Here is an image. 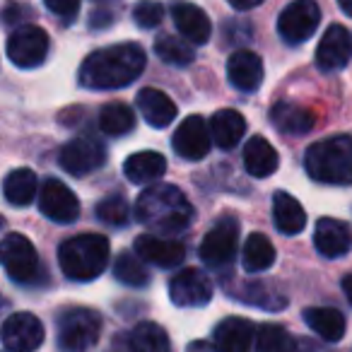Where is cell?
<instances>
[{
    "mask_svg": "<svg viewBox=\"0 0 352 352\" xmlns=\"http://www.w3.org/2000/svg\"><path fill=\"white\" fill-rule=\"evenodd\" d=\"M304 169L318 184L328 186L352 184V138L333 135L309 145L304 155Z\"/></svg>",
    "mask_w": 352,
    "mask_h": 352,
    "instance_id": "4",
    "label": "cell"
},
{
    "mask_svg": "<svg viewBox=\"0 0 352 352\" xmlns=\"http://www.w3.org/2000/svg\"><path fill=\"white\" fill-rule=\"evenodd\" d=\"M340 287H342V292H345L347 302H350V304H352V275H345V278H342Z\"/></svg>",
    "mask_w": 352,
    "mask_h": 352,
    "instance_id": "39",
    "label": "cell"
},
{
    "mask_svg": "<svg viewBox=\"0 0 352 352\" xmlns=\"http://www.w3.org/2000/svg\"><path fill=\"white\" fill-rule=\"evenodd\" d=\"M239 246V220L222 215L201 241V258L210 268H227L234 261Z\"/></svg>",
    "mask_w": 352,
    "mask_h": 352,
    "instance_id": "7",
    "label": "cell"
},
{
    "mask_svg": "<svg viewBox=\"0 0 352 352\" xmlns=\"http://www.w3.org/2000/svg\"><path fill=\"white\" fill-rule=\"evenodd\" d=\"M49 56V34L36 25H22L8 39V58L22 70L39 68Z\"/></svg>",
    "mask_w": 352,
    "mask_h": 352,
    "instance_id": "8",
    "label": "cell"
},
{
    "mask_svg": "<svg viewBox=\"0 0 352 352\" xmlns=\"http://www.w3.org/2000/svg\"><path fill=\"white\" fill-rule=\"evenodd\" d=\"M128 350L131 352H171V340L160 323L142 321L131 331Z\"/></svg>",
    "mask_w": 352,
    "mask_h": 352,
    "instance_id": "29",
    "label": "cell"
},
{
    "mask_svg": "<svg viewBox=\"0 0 352 352\" xmlns=\"http://www.w3.org/2000/svg\"><path fill=\"white\" fill-rule=\"evenodd\" d=\"M278 166H280L278 150L265 138L261 135L249 138V142L244 145V169L254 179H265V176L275 174Z\"/></svg>",
    "mask_w": 352,
    "mask_h": 352,
    "instance_id": "23",
    "label": "cell"
},
{
    "mask_svg": "<svg viewBox=\"0 0 352 352\" xmlns=\"http://www.w3.org/2000/svg\"><path fill=\"white\" fill-rule=\"evenodd\" d=\"M58 347L65 352H87L102 336V316L87 307L65 309L58 318Z\"/></svg>",
    "mask_w": 352,
    "mask_h": 352,
    "instance_id": "5",
    "label": "cell"
},
{
    "mask_svg": "<svg viewBox=\"0 0 352 352\" xmlns=\"http://www.w3.org/2000/svg\"><path fill=\"white\" fill-rule=\"evenodd\" d=\"M171 20H174L176 30L182 32V36H186V41H191V44L203 46L210 41L212 25L203 8L193 6V3H174Z\"/></svg>",
    "mask_w": 352,
    "mask_h": 352,
    "instance_id": "20",
    "label": "cell"
},
{
    "mask_svg": "<svg viewBox=\"0 0 352 352\" xmlns=\"http://www.w3.org/2000/svg\"><path fill=\"white\" fill-rule=\"evenodd\" d=\"M97 121H99V131L102 133L121 138L135 128V113L123 102H111V104H104Z\"/></svg>",
    "mask_w": 352,
    "mask_h": 352,
    "instance_id": "31",
    "label": "cell"
},
{
    "mask_svg": "<svg viewBox=\"0 0 352 352\" xmlns=\"http://www.w3.org/2000/svg\"><path fill=\"white\" fill-rule=\"evenodd\" d=\"M46 8H49V12H54L56 17H60V20L68 25V22H73L75 17H78L80 12V3L82 0H44Z\"/></svg>",
    "mask_w": 352,
    "mask_h": 352,
    "instance_id": "37",
    "label": "cell"
},
{
    "mask_svg": "<svg viewBox=\"0 0 352 352\" xmlns=\"http://www.w3.org/2000/svg\"><path fill=\"white\" fill-rule=\"evenodd\" d=\"M352 56V36L342 25H331L316 46V65L323 73H338L347 68Z\"/></svg>",
    "mask_w": 352,
    "mask_h": 352,
    "instance_id": "15",
    "label": "cell"
},
{
    "mask_svg": "<svg viewBox=\"0 0 352 352\" xmlns=\"http://www.w3.org/2000/svg\"><path fill=\"white\" fill-rule=\"evenodd\" d=\"M270 121L278 128L283 135L297 138V135H307L314 131L316 126V116L309 109L299 107L294 102H278L270 111Z\"/></svg>",
    "mask_w": 352,
    "mask_h": 352,
    "instance_id": "22",
    "label": "cell"
},
{
    "mask_svg": "<svg viewBox=\"0 0 352 352\" xmlns=\"http://www.w3.org/2000/svg\"><path fill=\"white\" fill-rule=\"evenodd\" d=\"M145 70V51L133 41L97 49L80 65L78 80L85 89L109 92L133 85Z\"/></svg>",
    "mask_w": 352,
    "mask_h": 352,
    "instance_id": "1",
    "label": "cell"
},
{
    "mask_svg": "<svg viewBox=\"0 0 352 352\" xmlns=\"http://www.w3.org/2000/svg\"><path fill=\"white\" fill-rule=\"evenodd\" d=\"M273 220L280 234L294 236L307 227V212L294 196H289L287 191H278L273 196Z\"/></svg>",
    "mask_w": 352,
    "mask_h": 352,
    "instance_id": "26",
    "label": "cell"
},
{
    "mask_svg": "<svg viewBox=\"0 0 352 352\" xmlns=\"http://www.w3.org/2000/svg\"><path fill=\"white\" fill-rule=\"evenodd\" d=\"M196 210L182 188L155 184L135 201V220L155 234H182L191 227Z\"/></svg>",
    "mask_w": 352,
    "mask_h": 352,
    "instance_id": "2",
    "label": "cell"
},
{
    "mask_svg": "<svg viewBox=\"0 0 352 352\" xmlns=\"http://www.w3.org/2000/svg\"><path fill=\"white\" fill-rule=\"evenodd\" d=\"M135 104H138V111H140L142 118L147 121V126H152V128L171 126L176 113H179L174 99H169V94H164L162 89H155V87L140 89L135 97Z\"/></svg>",
    "mask_w": 352,
    "mask_h": 352,
    "instance_id": "21",
    "label": "cell"
},
{
    "mask_svg": "<svg viewBox=\"0 0 352 352\" xmlns=\"http://www.w3.org/2000/svg\"><path fill=\"white\" fill-rule=\"evenodd\" d=\"M314 246L323 258H342L352 249V230L336 217H321L314 227Z\"/></svg>",
    "mask_w": 352,
    "mask_h": 352,
    "instance_id": "17",
    "label": "cell"
},
{
    "mask_svg": "<svg viewBox=\"0 0 352 352\" xmlns=\"http://www.w3.org/2000/svg\"><path fill=\"white\" fill-rule=\"evenodd\" d=\"M155 54L160 56V60H164L166 65H188L193 60V46L188 41H182L179 36H171V34H162L157 36L155 41Z\"/></svg>",
    "mask_w": 352,
    "mask_h": 352,
    "instance_id": "34",
    "label": "cell"
},
{
    "mask_svg": "<svg viewBox=\"0 0 352 352\" xmlns=\"http://www.w3.org/2000/svg\"><path fill=\"white\" fill-rule=\"evenodd\" d=\"M113 275H116L118 283H123L126 287H147L150 285V273L142 265V258L138 254H123L116 256V263H113Z\"/></svg>",
    "mask_w": 352,
    "mask_h": 352,
    "instance_id": "32",
    "label": "cell"
},
{
    "mask_svg": "<svg viewBox=\"0 0 352 352\" xmlns=\"http://www.w3.org/2000/svg\"><path fill=\"white\" fill-rule=\"evenodd\" d=\"M338 6H340V10L345 12L347 17H352V0H338Z\"/></svg>",
    "mask_w": 352,
    "mask_h": 352,
    "instance_id": "40",
    "label": "cell"
},
{
    "mask_svg": "<svg viewBox=\"0 0 352 352\" xmlns=\"http://www.w3.org/2000/svg\"><path fill=\"white\" fill-rule=\"evenodd\" d=\"M227 78L239 92H256L263 82V60L254 51H234L227 60Z\"/></svg>",
    "mask_w": 352,
    "mask_h": 352,
    "instance_id": "19",
    "label": "cell"
},
{
    "mask_svg": "<svg viewBox=\"0 0 352 352\" xmlns=\"http://www.w3.org/2000/svg\"><path fill=\"white\" fill-rule=\"evenodd\" d=\"M39 210L46 220L58 225H73L80 217V201L63 182L46 179L39 188Z\"/></svg>",
    "mask_w": 352,
    "mask_h": 352,
    "instance_id": "11",
    "label": "cell"
},
{
    "mask_svg": "<svg viewBox=\"0 0 352 352\" xmlns=\"http://www.w3.org/2000/svg\"><path fill=\"white\" fill-rule=\"evenodd\" d=\"M275 263V246L270 239L261 232L249 234L244 244V254H241V265L246 273H263Z\"/></svg>",
    "mask_w": 352,
    "mask_h": 352,
    "instance_id": "30",
    "label": "cell"
},
{
    "mask_svg": "<svg viewBox=\"0 0 352 352\" xmlns=\"http://www.w3.org/2000/svg\"><path fill=\"white\" fill-rule=\"evenodd\" d=\"M256 336H258V331L249 318L230 316L215 326L212 342L220 352H251Z\"/></svg>",
    "mask_w": 352,
    "mask_h": 352,
    "instance_id": "18",
    "label": "cell"
},
{
    "mask_svg": "<svg viewBox=\"0 0 352 352\" xmlns=\"http://www.w3.org/2000/svg\"><path fill=\"white\" fill-rule=\"evenodd\" d=\"M111 244L104 234H78L58 246V265L73 283H92L107 270Z\"/></svg>",
    "mask_w": 352,
    "mask_h": 352,
    "instance_id": "3",
    "label": "cell"
},
{
    "mask_svg": "<svg viewBox=\"0 0 352 352\" xmlns=\"http://www.w3.org/2000/svg\"><path fill=\"white\" fill-rule=\"evenodd\" d=\"M135 254L157 268H176L186 258V246L160 234H140L135 239Z\"/></svg>",
    "mask_w": 352,
    "mask_h": 352,
    "instance_id": "16",
    "label": "cell"
},
{
    "mask_svg": "<svg viewBox=\"0 0 352 352\" xmlns=\"http://www.w3.org/2000/svg\"><path fill=\"white\" fill-rule=\"evenodd\" d=\"M169 299L182 309H198L210 304L212 283L203 270L186 268L169 280Z\"/></svg>",
    "mask_w": 352,
    "mask_h": 352,
    "instance_id": "13",
    "label": "cell"
},
{
    "mask_svg": "<svg viewBox=\"0 0 352 352\" xmlns=\"http://www.w3.org/2000/svg\"><path fill=\"white\" fill-rule=\"evenodd\" d=\"M58 162L68 174L85 176L107 162V147L94 135H78L60 147Z\"/></svg>",
    "mask_w": 352,
    "mask_h": 352,
    "instance_id": "9",
    "label": "cell"
},
{
    "mask_svg": "<svg viewBox=\"0 0 352 352\" xmlns=\"http://www.w3.org/2000/svg\"><path fill=\"white\" fill-rule=\"evenodd\" d=\"M39 184H36V174L27 166L20 169H12L6 176V184H3V193H6V201L15 208H25L39 196Z\"/></svg>",
    "mask_w": 352,
    "mask_h": 352,
    "instance_id": "27",
    "label": "cell"
},
{
    "mask_svg": "<svg viewBox=\"0 0 352 352\" xmlns=\"http://www.w3.org/2000/svg\"><path fill=\"white\" fill-rule=\"evenodd\" d=\"M210 145H212L210 126L198 113H191V116L184 118L179 123V128L174 131V138H171L174 152L186 162L203 160L210 152Z\"/></svg>",
    "mask_w": 352,
    "mask_h": 352,
    "instance_id": "12",
    "label": "cell"
},
{
    "mask_svg": "<svg viewBox=\"0 0 352 352\" xmlns=\"http://www.w3.org/2000/svg\"><path fill=\"white\" fill-rule=\"evenodd\" d=\"M133 20L138 22V27L142 30H155L164 20V8L157 0H140L135 8H133Z\"/></svg>",
    "mask_w": 352,
    "mask_h": 352,
    "instance_id": "36",
    "label": "cell"
},
{
    "mask_svg": "<svg viewBox=\"0 0 352 352\" xmlns=\"http://www.w3.org/2000/svg\"><path fill=\"white\" fill-rule=\"evenodd\" d=\"M166 171V160L160 155V152L152 150H142L131 155L126 162H123V174L131 184H155L157 179H162Z\"/></svg>",
    "mask_w": 352,
    "mask_h": 352,
    "instance_id": "24",
    "label": "cell"
},
{
    "mask_svg": "<svg viewBox=\"0 0 352 352\" xmlns=\"http://www.w3.org/2000/svg\"><path fill=\"white\" fill-rule=\"evenodd\" d=\"M246 133V118L234 109H220L210 118V135L220 150H232L239 145Z\"/></svg>",
    "mask_w": 352,
    "mask_h": 352,
    "instance_id": "25",
    "label": "cell"
},
{
    "mask_svg": "<svg viewBox=\"0 0 352 352\" xmlns=\"http://www.w3.org/2000/svg\"><path fill=\"white\" fill-rule=\"evenodd\" d=\"M258 352H297V340L280 323H263L256 336Z\"/></svg>",
    "mask_w": 352,
    "mask_h": 352,
    "instance_id": "33",
    "label": "cell"
},
{
    "mask_svg": "<svg viewBox=\"0 0 352 352\" xmlns=\"http://www.w3.org/2000/svg\"><path fill=\"white\" fill-rule=\"evenodd\" d=\"M44 342V323L30 311H17L3 323V345L8 352H34Z\"/></svg>",
    "mask_w": 352,
    "mask_h": 352,
    "instance_id": "14",
    "label": "cell"
},
{
    "mask_svg": "<svg viewBox=\"0 0 352 352\" xmlns=\"http://www.w3.org/2000/svg\"><path fill=\"white\" fill-rule=\"evenodd\" d=\"M234 10H251V8H258L263 0H227Z\"/></svg>",
    "mask_w": 352,
    "mask_h": 352,
    "instance_id": "38",
    "label": "cell"
},
{
    "mask_svg": "<svg viewBox=\"0 0 352 352\" xmlns=\"http://www.w3.org/2000/svg\"><path fill=\"white\" fill-rule=\"evenodd\" d=\"M304 321L326 342H338L345 336V316L331 307H311L304 311Z\"/></svg>",
    "mask_w": 352,
    "mask_h": 352,
    "instance_id": "28",
    "label": "cell"
},
{
    "mask_svg": "<svg viewBox=\"0 0 352 352\" xmlns=\"http://www.w3.org/2000/svg\"><path fill=\"white\" fill-rule=\"evenodd\" d=\"M94 215L109 227H126L131 222V206L123 196L111 193V196L102 198L94 208Z\"/></svg>",
    "mask_w": 352,
    "mask_h": 352,
    "instance_id": "35",
    "label": "cell"
},
{
    "mask_svg": "<svg viewBox=\"0 0 352 352\" xmlns=\"http://www.w3.org/2000/svg\"><path fill=\"white\" fill-rule=\"evenodd\" d=\"M318 22H321V8L314 0H294L280 12L278 32L287 44H302L318 30Z\"/></svg>",
    "mask_w": 352,
    "mask_h": 352,
    "instance_id": "10",
    "label": "cell"
},
{
    "mask_svg": "<svg viewBox=\"0 0 352 352\" xmlns=\"http://www.w3.org/2000/svg\"><path fill=\"white\" fill-rule=\"evenodd\" d=\"M0 258H3V268L12 283L39 285V278H44V265L39 261V254L25 234H17V232L6 234L0 244Z\"/></svg>",
    "mask_w": 352,
    "mask_h": 352,
    "instance_id": "6",
    "label": "cell"
}]
</instances>
